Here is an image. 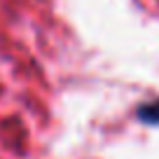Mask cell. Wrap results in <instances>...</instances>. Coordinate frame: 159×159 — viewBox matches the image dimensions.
I'll return each instance as SVG.
<instances>
[{
	"label": "cell",
	"mask_w": 159,
	"mask_h": 159,
	"mask_svg": "<svg viewBox=\"0 0 159 159\" xmlns=\"http://www.w3.org/2000/svg\"><path fill=\"white\" fill-rule=\"evenodd\" d=\"M140 117H145V122H159V103L143 108L140 110Z\"/></svg>",
	"instance_id": "6da1fadb"
}]
</instances>
